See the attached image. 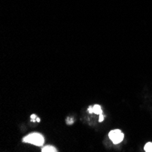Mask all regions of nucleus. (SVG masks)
<instances>
[{
  "label": "nucleus",
  "instance_id": "1",
  "mask_svg": "<svg viewBox=\"0 0 152 152\" xmlns=\"http://www.w3.org/2000/svg\"><path fill=\"white\" fill-rule=\"evenodd\" d=\"M23 141L26 143L36 145V146H42L45 142V139L43 135L35 132V133H31L26 136L23 139Z\"/></svg>",
  "mask_w": 152,
  "mask_h": 152
},
{
  "label": "nucleus",
  "instance_id": "2",
  "mask_svg": "<svg viewBox=\"0 0 152 152\" xmlns=\"http://www.w3.org/2000/svg\"><path fill=\"white\" fill-rule=\"evenodd\" d=\"M108 137L114 144H118L124 140V134L119 129H114L108 133Z\"/></svg>",
  "mask_w": 152,
  "mask_h": 152
},
{
  "label": "nucleus",
  "instance_id": "3",
  "mask_svg": "<svg viewBox=\"0 0 152 152\" xmlns=\"http://www.w3.org/2000/svg\"><path fill=\"white\" fill-rule=\"evenodd\" d=\"M88 112L100 115V114H102V108H101V107H100L99 105L91 106V107H88Z\"/></svg>",
  "mask_w": 152,
  "mask_h": 152
},
{
  "label": "nucleus",
  "instance_id": "4",
  "mask_svg": "<svg viewBox=\"0 0 152 152\" xmlns=\"http://www.w3.org/2000/svg\"><path fill=\"white\" fill-rule=\"evenodd\" d=\"M42 152H56L58 151L57 148L53 147V146H46L44 148H42V150H41Z\"/></svg>",
  "mask_w": 152,
  "mask_h": 152
},
{
  "label": "nucleus",
  "instance_id": "5",
  "mask_svg": "<svg viewBox=\"0 0 152 152\" xmlns=\"http://www.w3.org/2000/svg\"><path fill=\"white\" fill-rule=\"evenodd\" d=\"M144 150L146 152H152V142H148L144 147Z\"/></svg>",
  "mask_w": 152,
  "mask_h": 152
},
{
  "label": "nucleus",
  "instance_id": "6",
  "mask_svg": "<svg viewBox=\"0 0 152 152\" xmlns=\"http://www.w3.org/2000/svg\"><path fill=\"white\" fill-rule=\"evenodd\" d=\"M37 115H36V114H32V115H31V119H32V121H33V122L35 121V119L37 120Z\"/></svg>",
  "mask_w": 152,
  "mask_h": 152
},
{
  "label": "nucleus",
  "instance_id": "7",
  "mask_svg": "<svg viewBox=\"0 0 152 152\" xmlns=\"http://www.w3.org/2000/svg\"><path fill=\"white\" fill-rule=\"evenodd\" d=\"M103 119H104V115H103V114H100V115H99V122H102V121H103Z\"/></svg>",
  "mask_w": 152,
  "mask_h": 152
},
{
  "label": "nucleus",
  "instance_id": "8",
  "mask_svg": "<svg viewBox=\"0 0 152 152\" xmlns=\"http://www.w3.org/2000/svg\"><path fill=\"white\" fill-rule=\"evenodd\" d=\"M66 123H67V124H72V123H73V118H67Z\"/></svg>",
  "mask_w": 152,
  "mask_h": 152
}]
</instances>
